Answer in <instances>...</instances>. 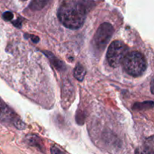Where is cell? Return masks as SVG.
Returning a JSON list of instances; mask_svg holds the SVG:
<instances>
[{
    "mask_svg": "<svg viewBox=\"0 0 154 154\" xmlns=\"http://www.w3.org/2000/svg\"><path fill=\"white\" fill-rule=\"evenodd\" d=\"M93 6L94 2L92 0H71L60 6L57 15L66 28L77 29L82 26Z\"/></svg>",
    "mask_w": 154,
    "mask_h": 154,
    "instance_id": "cell-1",
    "label": "cell"
},
{
    "mask_svg": "<svg viewBox=\"0 0 154 154\" xmlns=\"http://www.w3.org/2000/svg\"><path fill=\"white\" fill-rule=\"evenodd\" d=\"M122 63L124 70L133 77L141 76L147 69L145 57L138 51L128 53L123 58Z\"/></svg>",
    "mask_w": 154,
    "mask_h": 154,
    "instance_id": "cell-2",
    "label": "cell"
},
{
    "mask_svg": "<svg viewBox=\"0 0 154 154\" xmlns=\"http://www.w3.org/2000/svg\"><path fill=\"white\" fill-rule=\"evenodd\" d=\"M127 52L128 48L123 42L120 41L113 42L107 52V60L110 66L114 68L120 66Z\"/></svg>",
    "mask_w": 154,
    "mask_h": 154,
    "instance_id": "cell-3",
    "label": "cell"
},
{
    "mask_svg": "<svg viewBox=\"0 0 154 154\" xmlns=\"http://www.w3.org/2000/svg\"><path fill=\"white\" fill-rule=\"evenodd\" d=\"M114 33V27L109 23H103L96 31L93 40V45L95 49L102 52L111 40Z\"/></svg>",
    "mask_w": 154,
    "mask_h": 154,
    "instance_id": "cell-4",
    "label": "cell"
},
{
    "mask_svg": "<svg viewBox=\"0 0 154 154\" xmlns=\"http://www.w3.org/2000/svg\"><path fill=\"white\" fill-rule=\"evenodd\" d=\"M0 120L2 123H11L19 129H25L23 122L5 104L0 108Z\"/></svg>",
    "mask_w": 154,
    "mask_h": 154,
    "instance_id": "cell-5",
    "label": "cell"
},
{
    "mask_svg": "<svg viewBox=\"0 0 154 154\" xmlns=\"http://www.w3.org/2000/svg\"><path fill=\"white\" fill-rule=\"evenodd\" d=\"M135 154H154L153 137L147 140V143H146L144 147L136 149Z\"/></svg>",
    "mask_w": 154,
    "mask_h": 154,
    "instance_id": "cell-6",
    "label": "cell"
},
{
    "mask_svg": "<svg viewBox=\"0 0 154 154\" xmlns=\"http://www.w3.org/2000/svg\"><path fill=\"white\" fill-rule=\"evenodd\" d=\"M50 0H32L29 5V8L32 11H39L45 7Z\"/></svg>",
    "mask_w": 154,
    "mask_h": 154,
    "instance_id": "cell-7",
    "label": "cell"
},
{
    "mask_svg": "<svg viewBox=\"0 0 154 154\" xmlns=\"http://www.w3.org/2000/svg\"><path fill=\"white\" fill-rule=\"evenodd\" d=\"M86 75V70L84 66L78 63L74 70V76L78 81H82Z\"/></svg>",
    "mask_w": 154,
    "mask_h": 154,
    "instance_id": "cell-8",
    "label": "cell"
},
{
    "mask_svg": "<svg viewBox=\"0 0 154 154\" xmlns=\"http://www.w3.org/2000/svg\"><path fill=\"white\" fill-rule=\"evenodd\" d=\"M45 54H46V55L49 57V59L51 60V63H53V65H54V67L57 68V69H58V70H63V69H64L65 65L63 64V62L60 61V60H58L57 58H56V57H54L52 54H51V53H48V52H45Z\"/></svg>",
    "mask_w": 154,
    "mask_h": 154,
    "instance_id": "cell-9",
    "label": "cell"
},
{
    "mask_svg": "<svg viewBox=\"0 0 154 154\" xmlns=\"http://www.w3.org/2000/svg\"><path fill=\"white\" fill-rule=\"evenodd\" d=\"M27 139L29 140V144H31V145L35 146V147H38V148H41V144H39L40 141H36L37 140H38L39 138L38 137H36L35 135H32L31 137H27Z\"/></svg>",
    "mask_w": 154,
    "mask_h": 154,
    "instance_id": "cell-10",
    "label": "cell"
},
{
    "mask_svg": "<svg viewBox=\"0 0 154 154\" xmlns=\"http://www.w3.org/2000/svg\"><path fill=\"white\" fill-rule=\"evenodd\" d=\"M14 14L11 11H6L3 14V18H4V20H5L7 21L11 20H12Z\"/></svg>",
    "mask_w": 154,
    "mask_h": 154,
    "instance_id": "cell-11",
    "label": "cell"
},
{
    "mask_svg": "<svg viewBox=\"0 0 154 154\" xmlns=\"http://www.w3.org/2000/svg\"><path fill=\"white\" fill-rule=\"evenodd\" d=\"M51 154H64V153H63L60 149H59L58 147H55V146L51 147Z\"/></svg>",
    "mask_w": 154,
    "mask_h": 154,
    "instance_id": "cell-12",
    "label": "cell"
},
{
    "mask_svg": "<svg viewBox=\"0 0 154 154\" xmlns=\"http://www.w3.org/2000/svg\"><path fill=\"white\" fill-rule=\"evenodd\" d=\"M32 42H34V43H38L39 41V38L38 37V36L32 35Z\"/></svg>",
    "mask_w": 154,
    "mask_h": 154,
    "instance_id": "cell-13",
    "label": "cell"
},
{
    "mask_svg": "<svg viewBox=\"0 0 154 154\" xmlns=\"http://www.w3.org/2000/svg\"><path fill=\"white\" fill-rule=\"evenodd\" d=\"M150 86H151V93L153 94V79H152V81H151V84H150Z\"/></svg>",
    "mask_w": 154,
    "mask_h": 154,
    "instance_id": "cell-14",
    "label": "cell"
},
{
    "mask_svg": "<svg viewBox=\"0 0 154 154\" xmlns=\"http://www.w3.org/2000/svg\"><path fill=\"white\" fill-rule=\"evenodd\" d=\"M4 105H5V103H3L1 99H0V108H1Z\"/></svg>",
    "mask_w": 154,
    "mask_h": 154,
    "instance_id": "cell-15",
    "label": "cell"
},
{
    "mask_svg": "<svg viewBox=\"0 0 154 154\" xmlns=\"http://www.w3.org/2000/svg\"><path fill=\"white\" fill-rule=\"evenodd\" d=\"M22 1H26V0H22Z\"/></svg>",
    "mask_w": 154,
    "mask_h": 154,
    "instance_id": "cell-16",
    "label": "cell"
}]
</instances>
